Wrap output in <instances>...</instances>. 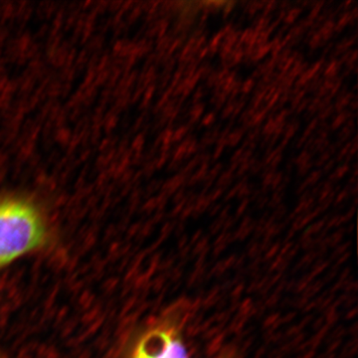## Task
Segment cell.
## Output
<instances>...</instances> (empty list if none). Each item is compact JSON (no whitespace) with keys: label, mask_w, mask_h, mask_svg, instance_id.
I'll return each mask as SVG.
<instances>
[{"label":"cell","mask_w":358,"mask_h":358,"mask_svg":"<svg viewBox=\"0 0 358 358\" xmlns=\"http://www.w3.org/2000/svg\"><path fill=\"white\" fill-rule=\"evenodd\" d=\"M131 358H188L182 341L171 329H155L141 339Z\"/></svg>","instance_id":"obj_2"},{"label":"cell","mask_w":358,"mask_h":358,"mask_svg":"<svg viewBox=\"0 0 358 358\" xmlns=\"http://www.w3.org/2000/svg\"><path fill=\"white\" fill-rule=\"evenodd\" d=\"M46 221L34 202L0 195V268L43 246Z\"/></svg>","instance_id":"obj_1"}]
</instances>
